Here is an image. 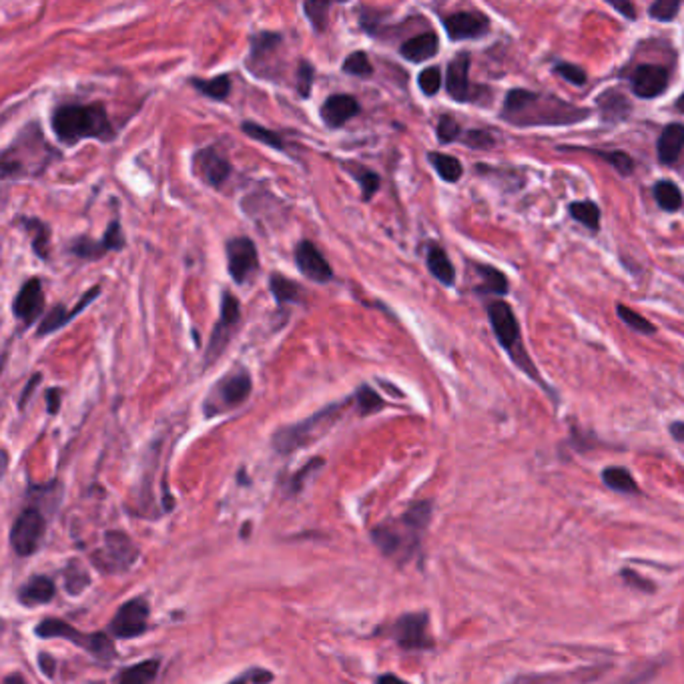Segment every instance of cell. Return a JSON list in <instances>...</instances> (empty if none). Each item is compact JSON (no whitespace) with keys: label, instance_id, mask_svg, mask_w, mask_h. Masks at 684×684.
<instances>
[{"label":"cell","instance_id":"obj_1","mask_svg":"<svg viewBox=\"0 0 684 684\" xmlns=\"http://www.w3.org/2000/svg\"><path fill=\"white\" fill-rule=\"evenodd\" d=\"M432 518L430 502H415L396 520H388L372 528L373 544L383 556L398 564H406L414 554H418L422 534L428 528Z\"/></svg>","mask_w":684,"mask_h":684},{"label":"cell","instance_id":"obj_2","mask_svg":"<svg viewBox=\"0 0 684 684\" xmlns=\"http://www.w3.org/2000/svg\"><path fill=\"white\" fill-rule=\"evenodd\" d=\"M51 127L55 137L66 147L77 145L79 141L85 139H97L103 143L115 139L113 123L101 103H69L56 107Z\"/></svg>","mask_w":684,"mask_h":684},{"label":"cell","instance_id":"obj_3","mask_svg":"<svg viewBox=\"0 0 684 684\" xmlns=\"http://www.w3.org/2000/svg\"><path fill=\"white\" fill-rule=\"evenodd\" d=\"M502 116L514 124H566L586 119L588 111L566 105L556 97H540L530 90L516 89L508 93Z\"/></svg>","mask_w":684,"mask_h":684},{"label":"cell","instance_id":"obj_4","mask_svg":"<svg viewBox=\"0 0 684 684\" xmlns=\"http://www.w3.org/2000/svg\"><path fill=\"white\" fill-rule=\"evenodd\" d=\"M341 412H344V404H331L323 407L321 412L313 414L312 418L294 425H286V428L273 433V448L279 454H294L299 448L313 444L317 438L325 436V432L339 420Z\"/></svg>","mask_w":684,"mask_h":684},{"label":"cell","instance_id":"obj_5","mask_svg":"<svg viewBox=\"0 0 684 684\" xmlns=\"http://www.w3.org/2000/svg\"><path fill=\"white\" fill-rule=\"evenodd\" d=\"M252 375H249L245 368H235L227 375H223L219 381H215L213 389L205 398V418H215V415L233 412L235 407L247 402V398L252 396Z\"/></svg>","mask_w":684,"mask_h":684},{"label":"cell","instance_id":"obj_6","mask_svg":"<svg viewBox=\"0 0 684 684\" xmlns=\"http://www.w3.org/2000/svg\"><path fill=\"white\" fill-rule=\"evenodd\" d=\"M35 632L38 638L69 640L73 642V645L85 648L87 653H90L93 656L101 658V661H108V658L115 656L113 642L105 632H81L74 627H71L69 622L58 620V619H45L43 622H38Z\"/></svg>","mask_w":684,"mask_h":684},{"label":"cell","instance_id":"obj_7","mask_svg":"<svg viewBox=\"0 0 684 684\" xmlns=\"http://www.w3.org/2000/svg\"><path fill=\"white\" fill-rule=\"evenodd\" d=\"M47 532L45 514L35 506L24 508L11 528V546L19 556L35 554Z\"/></svg>","mask_w":684,"mask_h":684},{"label":"cell","instance_id":"obj_8","mask_svg":"<svg viewBox=\"0 0 684 684\" xmlns=\"http://www.w3.org/2000/svg\"><path fill=\"white\" fill-rule=\"evenodd\" d=\"M488 315H490L492 328H494V333L500 339V344H502L508 352H510V355L514 357L516 362H518V365L524 372H528L532 375L526 362H524L520 357V354L524 357H528V355L524 354V347L520 344V325H518V321H516V315L512 312V307L504 302H492L488 307Z\"/></svg>","mask_w":684,"mask_h":684},{"label":"cell","instance_id":"obj_9","mask_svg":"<svg viewBox=\"0 0 684 684\" xmlns=\"http://www.w3.org/2000/svg\"><path fill=\"white\" fill-rule=\"evenodd\" d=\"M386 632L404 650H428L433 646V638L430 637V616L425 612L399 616Z\"/></svg>","mask_w":684,"mask_h":684},{"label":"cell","instance_id":"obj_10","mask_svg":"<svg viewBox=\"0 0 684 684\" xmlns=\"http://www.w3.org/2000/svg\"><path fill=\"white\" fill-rule=\"evenodd\" d=\"M139 558V548L124 532L113 530L105 534L103 548L95 556V562L103 566L107 572L129 570Z\"/></svg>","mask_w":684,"mask_h":684},{"label":"cell","instance_id":"obj_11","mask_svg":"<svg viewBox=\"0 0 684 684\" xmlns=\"http://www.w3.org/2000/svg\"><path fill=\"white\" fill-rule=\"evenodd\" d=\"M241 321V305L239 299L225 291L221 295V315L219 321L215 323L209 346H207V363H215L219 360L221 354L225 352V347L229 346V341L233 338V331Z\"/></svg>","mask_w":684,"mask_h":684},{"label":"cell","instance_id":"obj_12","mask_svg":"<svg viewBox=\"0 0 684 684\" xmlns=\"http://www.w3.org/2000/svg\"><path fill=\"white\" fill-rule=\"evenodd\" d=\"M151 608L145 598H131L116 611L111 620V632L116 638H137L149 628Z\"/></svg>","mask_w":684,"mask_h":684},{"label":"cell","instance_id":"obj_13","mask_svg":"<svg viewBox=\"0 0 684 684\" xmlns=\"http://www.w3.org/2000/svg\"><path fill=\"white\" fill-rule=\"evenodd\" d=\"M227 253V269L235 283H245L260 267V253L249 237H233L225 245Z\"/></svg>","mask_w":684,"mask_h":684},{"label":"cell","instance_id":"obj_14","mask_svg":"<svg viewBox=\"0 0 684 684\" xmlns=\"http://www.w3.org/2000/svg\"><path fill=\"white\" fill-rule=\"evenodd\" d=\"M191 167L199 181H203L207 187L219 189L231 175V163L219 149L203 147L191 158Z\"/></svg>","mask_w":684,"mask_h":684},{"label":"cell","instance_id":"obj_15","mask_svg":"<svg viewBox=\"0 0 684 684\" xmlns=\"http://www.w3.org/2000/svg\"><path fill=\"white\" fill-rule=\"evenodd\" d=\"M295 265L307 279L315 283H328L333 279V269L312 241H299L295 247Z\"/></svg>","mask_w":684,"mask_h":684},{"label":"cell","instance_id":"obj_16","mask_svg":"<svg viewBox=\"0 0 684 684\" xmlns=\"http://www.w3.org/2000/svg\"><path fill=\"white\" fill-rule=\"evenodd\" d=\"M45 310V294L40 279L32 278L21 287L13 302V313L16 320H21L24 325H30L38 320V315Z\"/></svg>","mask_w":684,"mask_h":684},{"label":"cell","instance_id":"obj_17","mask_svg":"<svg viewBox=\"0 0 684 684\" xmlns=\"http://www.w3.org/2000/svg\"><path fill=\"white\" fill-rule=\"evenodd\" d=\"M444 29L452 40H472L486 35L490 21L482 13H454L444 19Z\"/></svg>","mask_w":684,"mask_h":684},{"label":"cell","instance_id":"obj_18","mask_svg":"<svg viewBox=\"0 0 684 684\" xmlns=\"http://www.w3.org/2000/svg\"><path fill=\"white\" fill-rule=\"evenodd\" d=\"M283 37L279 32H257V35L252 37V53H249L247 58V69L252 71L255 77H265V66H269L267 61H271V58L279 53Z\"/></svg>","mask_w":684,"mask_h":684},{"label":"cell","instance_id":"obj_19","mask_svg":"<svg viewBox=\"0 0 684 684\" xmlns=\"http://www.w3.org/2000/svg\"><path fill=\"white\" fill-rule=\"evenodd\" d=\"M669 87V71L658 64H640L632 73V90L640 98H654Z\"/></svg>","mask_w":684,"mask_h":684},{"label":"cell","instance_id":"obj_20","mask_svg":"<svg viewBox=\"0 0 684 684\" xmlns=\"http://www.w3.org/2000/svg\"><path fill=\"white\" fill-rule=\"evenodd\" d=\"M360 111L362 107L354 95L341 93V95L328 97V101H325L320 108V115H321V121L328 124L329 129H339L344 127L349 119H354Z\"/></svg>","mask_w":684,"mask_h":684},{"label":"cell","instance_id":"obj_21","mask_svg":"<svg viewBox=\"0 0 684 684\" xmlns=\"http://www.w3.org/2000/svg\"><path fill=\"white\" fill-rule=\"evenodd\" d=\"M98 295H101V287L95 286V287H90L87 294L81 297V302L74 305L73 310H66L64 305H55L53 310L45 315V320L40 321L38 329H37V336L43 338V336H48V333H55V331H58L61 328H64V325L69 323L74 315L85 310V307L90 302H93L95 297H98Z\"/></svg>","mask_w":684,"mask_h":684},{"label":"cell","instance_id":"obj_22","mask_svg":"<svg viewBox=\"0 0 684 684\" xmlns=\"http://www.w3.org/2000/svg\"><path fill=\"white\" fill-rule=\"evenodd\" d=\"M470 55L462 53L456 58H452V63L448 64V73H446V90L448 95L454 98V101H468L470 98Z\"/></svg>","mask_w":684,"mask_h":684},{"label":"cell","instance_id":"obj_23","mask_svg":"<svg viewBox=\"0 0 684 684\" xmlns=\"http://www.w3.org/2000/svg\"><path fill=\"white\" fill-rule=\"evenodd\" d=\"M56 594L55 582L47 577H32L19 588V603L22 606H43Z\"/></svg>","mask_w":684,"mask_h":684},{"label":"cell","instance_id":"obj_24","mask_svg":"<svg viewBox=\"0 0 684 684\" xmlns=\"http://www.w3.org/2000/svg\"><path fill=\"white\" fill-rule=\"evenodd\" d=\"M440 51V38L436 32H423V35L412 37L410 40H406L399 48V53L410 63H423L430 61L432 56H436Z\"/></svg>","mask_w":684,"mask_h":684},{"label":"cell","instance_id":"obj_25","mask_svg":"<svg viewBox=\"0 0 684 684\" xmlns=\"http://www.w3.org/2000/svg\"><path fill=\"white\" fill-rule=\"evenodd\" d=\"M684 149V124L671 123L664 127L661 139H658V158L664 165H672Z\"/></svg>","mask_w":684,"mask_h":684},{"label":"cell","instance_id":"obj_26","mask_svg":"<svg viewBox=\"0 0 684 684\" xmlns=\"http://www.w3.org/2000/svg\"><path fill=\"white\" fill-rule=\"evenodd\" d=\"M425 261H428L430 273L440 283H444V286H448V287L454 286L456 269H454V265H452V261H449V257L446 255L444 249H441L440 245H430Z\"/></svg>","mask_w":684,"mask_h":684},{"label":"cell","instance_id":"obj_27","mask_svg":"<svg viewBox=\"0 0 684 684\" xmlns=\"http://www.w3.org/2000/svg\"><path fill=\"white\" fill-rule=\"evenodd\" d=\"M21 227L30 233V244L32 252H35L40 260H48V244H51V227L40 219H30V217H21L19 219Z\"/></svg>","mask_w":684,"mask_h":684},{"label":"cell","instance_id":"obj_28","mask_svg":"<svg viewBox=\"0 0 684 684\" xmlns=\"http://www.w3.org/2000/svg\"><path fill=\"white\" fill-rule=\"evenodd\" d=\"M158 672V661L157 658H151V661H143L129 666V669H123L116 672L115 684H151Z\"/></svg>","mask_w":684,"mask_h":684},{"label":"cell","instance_id":"obj_29","mask_svg":"<svg viewBox=\"0 0 684 684\" xmlns=\"http://www.w3.org/2000/svg\"><path fill=\"white\" fill-rule=\"evenodd\" d=\"M598 105H600V111H603L604 121L608 123L624 121L630 113L628 98L622 93H619V90H606L604 95H600Z\"/></svg>","mask_w":684,"mask_h":684},{"label":"cell","instance_id":"obj_30","mask_svg":"<svg viewBox=\"0 0 684 684\" xmlns=\"http://www.w3.org/2000/svg\"><path fill=\"white\" fill-rule=\"evenodd\" d=\"M341 167H344V169L357 181V185H360L362 193H363V201H370V199L375 195V191H378L381 185L380 175L372 171L370 167L360 165L355 161H344L341 163Z\"/></svg>","mask_w":684,"mask_h":684},{"label":"cell","instance_id":"obj_31","mask_svg":"<svg viewBox=\"0 0 684 684\" xmlns=\"http://www.w3.org/2000/svg\"><path fill=\"white\" fill-rule=\"evenodd\" d=\"M269 289L275 297V302L279 305L283 304H297L302 302V287L297 286L294 279L286 278L281 273H273L269 278Z\"/></svg>","mask_w":684,"mask_h":684},{"label":"cell","instance_id":"obj_32","mask_svg":"<svg viewBox=\"0 0 684 684\" xmlns=\"http://www.w3.org/2000/svg\"><path fill=\"white\" fill-rule=\"evenodd\" d=\"M191 85H193L199 93L213 98V101H225L231 93V77L229 74H219V77L203 81V79H191Z\"/></svg>","mask_w":684,"mask_h":684},{"label":"cell","instance_id":"obj_33","mask_svg":"<svg viewBox=\"0 0 684 684\" xmlns=\"http://www.w3.org/2000/svg\"><path fill=\"white\" fill-rule=\"evenodd\" d=\"M603 480L611 490L614 492H622V494H638V483L632 478V474L627 468H619V466H612V468H606L603 472Z\"/></svg>","mask_w":684,"mask_h":684},{"label":"cell","instance_id":"obj_34","mask_svg":"<svg viewBox=\"0 0 684 684\" xmlns=\"http://www.w3.org/2000/svg\"><path fill=\"white\" fill-rule=\"evenodd\" d=\"M241 131H244L247 137H252L255 141H260V143L275 149V151H286V141H283L279 133H275L273 129H267L260 123H253V121L241 123Z\"/></svg>","mask_w":684,"mask_h":684},{"label":"cell","instance_id":"obj_35","mask_svg":"<svg viewBox=\"0 0 684 684\" xmlns=\"http://www.w3.org/2000/svg\"><path fill=\"white\" fill-rule=\"evenodd\" d=\"M428 158L441 179L448 181V183L460 181L462 173H464V167L456 157L446 155V153H430Z\"/></svg>","mask_w":684,"mask_h":684},{"label":"cell","instance_id":"obj_36","mask_svg":"<svg viewBox=\"0 0 684 684\" xmlns=\"http://www.w3.org/2000/svg\"><path fill=\"white\" fill-rule=\"evenodd\" d=\"M654 199L664 211H679L682 207V193L680 189L671 181H658L654 185Z\"/></svg>","mask_w":684,"mask_h":684},{"label":"cell","instance_id":"obj_37","mask_svg":"<svg viewBox=\"0 0 684 684\" xmlns=\"http://www.w3.org/2000/svg\"><path fill=\"white\" fill-rule=\"evenodd\" d=\"M71 253H74L79 260H87V261H95L101 260V257L108 252L103 239H90V237H79L71 244Z\"/></svg>","mask_w":684,"mask_h":684},{"label":"cell","instance_id":"obj_38","mask_svg":"<svg viewBox=\"0 0 684 684\" xmlns=\"http://www.w3.org/2000/svg\"><path fill=\"white\" fill-rule=\"evenodd\" d=\"M570 215L574 217V219L580 221L582 225H586L588 229L596 231L598 225H600V209L596 207V203L592 201H577L572 203L569 207Z\"/></svg>","mask_w":684,"mask_h":684},{"label":"cell","instance_id":"obj_39","mask_svg":"<svg viewBox=\"0 0 684 684\" xmlns=\"http://www.w3.org/2000/svg\"><path fill=\"white\" fill-rule=\"evenodd\" d=\"M355 404H357V407H360L362 415H372L375 412H380L386 402H383L381 396L373 388L362 386L360 389L355 391Z\"/></svg>","mask_w":684,"mask_h":684},{"label":"cell","instance_id":"obj_40","mask_svg":"<svg viewBox=\"0 0 684 684\" xmlns=\"http://www.w3.org/2000/svg\"><path fill=\"white\" fill-rule=\"evenodd\" d=\"M480 278H482V291H492V294H506L508 291V279L494 267L478 265Z\"/></svg>","mask_w":684,"mask_h":684},{"label":"cell","instance_id":"obj_41","mask_svg":"<svg viewBox=\"0 0 684 684\" xmlns=\"http://www.w3.org/2000/svg\"><path fill=\"white\" fill-rule=\"evenodd\" d=\"M344 73L354 74V77H370L373 73V66L370 63L368 55L363 51H357L349 55L344 61Z\"/></svg>","mask_w":684,"mask_h":684},{"label":"cell","instance_id":"obj_42","mask_svg":"<svg viewBox=\"0 0 684 684\" xmlns=\"http://www.w3.org/2000/svg\"><path fill=\"white\" fill-rule=\"evenodd\" d=\"M331 4L329 3H305L304 4V13L307 19H310L312 27L317 32H323L328 29V13H329Z\"/></svg>","mask_w":684,"mask_h":684},{"label":"cell","instance_id":"obj_43","mask_svg":"<svg viewBox=\"0 0 684 684\" xmlns=\"http://www.w3.org/2000/svg\"><path fill=\"white\" fill-rule=\"evenodd\" d=\"M64 582H66V590H69L71 594H81V592L89 586L90 578L87 570H82V566L71 562L69 570H64Z\"/></svg>","mask_w":684,"mask_h":684},{"label":"cell","instance_id":"obj_44","mask_svg":"<svg viewBox=\"0 0 684 684\" xmlns=\"http://www.w3.org/2000/svg\"><path fill=\"white\" fill-rule=\"evenodd\" d=\"M616 313H619L620 320H622L624 323H627L628 328L637 329V331H640V333H654V325L650 323V321H646L645 317H642L640 313L632 312L630 307L619 304V305H616Z\"/></svg>","mask_w":684,"mask_h":684},{"label":"cell","instance_id":"obj_45","mask_svg":"<svg viewBox=\"0 0 684 684\" xmlns=\"http://www.w3.org/2000/svg\"><path fill=\"white\" fill-rule=\"evenodd\" d=\"M418 85L423 95L428 97L438 95V90L441 87V73L438 66H428V69H423L418 77Z\"/></svg>","mask_w":684,"mask_h":684},{"label":"cell","instance_id":"obj_46","mask_svg":"<svg viewBox=\"0 0 684 684\" xmlns=\"http://www.w3.org/2000/svg\"><path fill=\"white\" fill-rule=\"evenodd\" d=\"M313 66L307 63V61H302L299 63V69H297V81H295V89L297 93L302 98H310L312 95V89H313Z\"/></svg>","mask_w":684,"mask_h":684},{"label":"cell","instance_id":"obj_47","mask_svg":"<svg viewBox=\"0 0 684 684\" xmlns=\"http://www.w3.org/2000/svg\"><path fill=\"white\" fill-rule=\"evenodd\" d=\"M680 8V3L679 0H658V3H654L653 6H650V16L661 22H666V21H672L674 16H677Z\"/></svg>","mask_w":684,"mask_h":684},{"label":"cell","instance_id":"obj_48","mask_svg":"<svg viewBox=\"0 0 684 684\" xmlns=\"http://www.w3.org/2000/svg\"><path fill=\"white\" fill-rule=\"evenodd\" d=\"M457 137H460V124H457V121L449 115L441 116L438 121V139L441 143H452Z\"/></svg>","mask_w":684,"mask_h":684},{"label":"cell","instance_id":"obj_49","mask_svg":"<svg viewBox=\"0 0 684 684\" xmlns=\"http://www.w3.org/2000/svg\"><path fill=\"white\" fill-rule=\"evenodd\" d=\"M101 239L105 241L108 252H121V249L124 247V235H123V229H121L119 221L108 223V227H107L105 235Z\"/></svg>","mask_w":684,"mask_h":684},{"label":"cell","instance_id":"obj_50","mask_svg":"<svg viewBox=\"0 0 684 684\" xmlns=\"http://www.w3.org/2000/svg\"><path fill=\"white\" fill-rule=\"evenodd\" d=\"M603 158H606L608 163H611L616 171H619L620 175H624V177H628V175L632 173L634 169V161L627 155V153H620V151H614V153H598Z\"/></svg>","mask_w":684,"mask_h":684},{"label":"cell","instance_id":"obj_51","mask_svg":"<svg viewBox=\"0 0 684 684\" xmlns=\"http://www.w3.org/2000/svg\"><path fill=\"white\" fill-rule=\"evenodd\" d=\"M273 680V672L265 669H249L247 672L239 674L229 684H269Z\"/></svg>","mask_w":684,"mask_h":684},{"label":"cell","instance_id":"obj_52","mask_svg":"<svg viewBox=\"0 0 684 684\" xmlns=\"http://www.w3.org/2000/svg\"><path fill=\"white\" fill-rule=\"evenodd\" d=\"M556 73H558V74H562V77H564L566 81H570L572 85L582 87L584 82H586V73H584V71L580 69V66H577V64L560 63V64L556 66Z\"/></svg>","mask_w":684,"mask_h":684},{"label":"cell","instance_id":"obj_53","mask_svg":"<svg viewBox=\"0 0 684 684\" xmlns=\"http://www.w3.org/2000/svg\"><path fill=\"white\" fill-rule=\"evenodd\" d=\"M320 466H323V460H320V457H315V460H312L310 464H307L305 468L299 470V472L294 475V478H291V483H289L291 494H297V492H302V488H304V480H305L307 475H310L313 470L320 468Z\"/></svg>","mask_w":684,"mask_h":684},{"label":"cell","instance_id":"obj_54","mask_svg":"<svg viewBox=\"0 0 684 684\" xmlns=\"http://www.w3.org/2000/svg\"><path fill=\"white\" fill-rule=\"evenodd\" d=\"M464 143L468 147H474V149H488V147L494 145V137H492L490 133H486V131L475 129V131H470L468 135L464 137Z\"/></svg>","mask_w":684,"mask_h":684},{"label":"cell","instance_id":"obj_55","mask_svg":"<svg viewBox=\"0 0 684 684\" xmlns=\"http://www.w3.org/2000/svg\"><path fill=\"white\" fill-rule=\"evenodd\" d=\"M622 580H627L632 588H638V590H645V592H653V590H654L653 582H648V580L642 578L638 572L624 570V572H622Z\"/></svg>","mask_w":684,"mask_h":684},{"label":"cell","instance_id":"obj_56","mask_svg":"<svg viewBox=\"0 0 684 684\" xmlns=\"http://www.w3.org/2000/svg\"><path fill=\"white\" fill-rule=\"evenodd\" d=\"M40 380H43V373H35V375H32V378L27 381V386H24L22 394H21V399H19V407H21V410H24V407H27L29 399H30L32 394H35V389H37V386L40 383Z\"/></svg>","mask_w":684,"mask_h":684},{"label":"cell","instance_id":"obj_57","mask_svg":"<svg viewBox=\"0 0 684 684\" xmlns=\"http://www.w3.org/2000/svg\"><path fill=\"white\" fill-rule=\"evenodd\" d=\"M61 396H63L61 388H51L47 391V410L51 415H55L58 412V407H61Z\"/></svg>","mask_w":684,"mask_h":684},{"label":"cell","instance_id":"obj_58","mask_svg":"<svg viewBox=\"0 0 684 684\" xmlns=\"http://www.w3.org/2000/svg\"><path fill=\"white\" fill-rule=\"evenodd\" d=\"M38 664H40V671H43L47 677H55V658L53 656L40 654L38 656Z\"/></svg>","mask_w":684,"mask_h":684},{"label":"cell","instance_id":"obj_59","mask_svg":"<svg viewBox=\"0 0 684 684\" xmlns=\"http://www.w3.org/2000/svg\"><path fill=\"white\" fill-rule=\"evenodd\" d=\"M611 6L616 8V11L624 13V16H627V19H630V21L637 19V6L630 4V3H612Z\"/></svg>","mask_w":684,"mask_h":684},{"label":"cell","instance_id":"obj_60","mask_svg":"<svg viewBox=\"0 0 684 684\" xmlns=\"http://www.w3.org/2000/svg\"><path fill=\"white\" fill-rule=\"evenodd\" d=\"M375 684H410L402 680L399 677H396V674H381V677H378V680H375Z\"/></svg>","mask_w":684,"mask_h":684},{"label":"cell","instance_id":"obj_61","mask_svg":"<svg viewBox=\"0 0 684 684\" xmlns=\"http://www.w3.org/2000/svg\"><path fill=\"white\" fill-rule=\"evenodd\" d=\"M671 433H672L674 440L682 441V444H684V422H674L671 425Z\"/></svg>","mask_w":684,"mask_h":684},{"label":"cell","instance_id":"obj_62","mask_svg":"<svg viewBox=\"0 0 684 684\" xmlns=\"http://www.w3.org/2000/svg\"><path fill=\"white\" fill-rule=\"evenodd\" d=\"M3 684H27V680H24L22 674L13 672V674H8V677L3 680Z\"/></svg>","mask_w":684,"mask_h":684},{"label":"cell","instance_id":"obj_63","mask_svg":"<svg viewBox=\"0 0 684 684\" xmlns=\"http://www.w3.org/2000/svg\"><path fill=\"white\" fill-rule=\"evenodd\" d=\"M648 679H650V674L646 672V674H640V677H637V679L628 680L627 684H646V682H648Z\"/></svg>","mask_w":684,"mask_h":684},{"label":"cell","instance_id":"obj_64","mask_svg":"<svg viewBox=\"0 0 684 684\" xmlns=\"http://www.w3.org/2000/svg\"><path fill=\"white\" fill-rule=\"evenodd\" d=\"M677 108H679V111L680 113H684V95L679 98V101H677Z\"/></svg>","mask_w":684,"mask_h":684}]
</instances>
